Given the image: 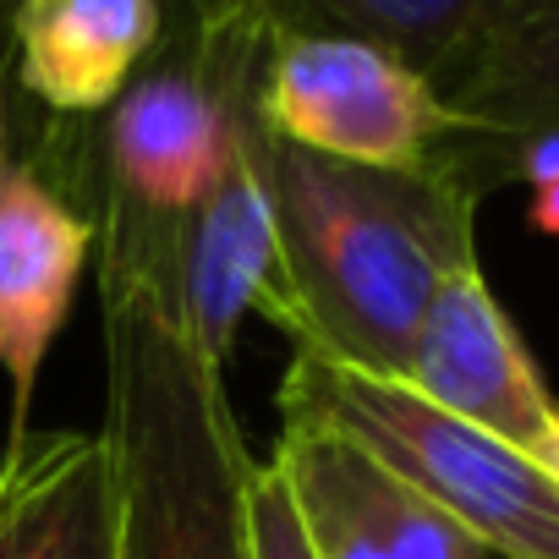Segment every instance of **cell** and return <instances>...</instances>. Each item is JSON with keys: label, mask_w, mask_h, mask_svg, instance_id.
<instances>
[{"label": "cell", "mask_w": 559, "mask_h": 559, "mask_svg": "<svg viewBox=\"0 0 559 559\" xmlns=\"http://www.w3.org/2000/svg\"><path fill=\"white\" fill-rule=\"evenodd\" d=\"M0 165H7V127H0Z\"/></svg>", "instance_id": "obj_17"}, {"label": "cell", "mask_w": 559, "mask_h": 559, "mask_svg": "<svg viewBox=\"0 0 559 559\" xmlns=\"http://www.w3.org/2000/svg\"><path fill=\"white\" fill-rule=\"evenodd\" d=\"M263 50L198 28L192 56L165 61L127 83L105 121L110 203L138 219L192 214L241 159Z\"/></svg>", "instance_id": "obj_4"}, {"label": "cell", "mask_w": 559, "mask_h": 559, "mask_svg": "<svg viewBox=\"0 0 559 559\" xmlns=\"http://www.w3.org/2000/svg\"><path fill=\"white\" fill-rule=\"evenodd\" d=\"M269 461L286 477L319 559H493L461 521L335 433L280 428Z\"/></svg>", "instance_id": "obj_9"}, {"label": "cell", "mask_w": 559, "mask_h": 559, "mask_svg": "<svg viewBox=\"0 0 559 559\" xmlns=\"http://www.w3.org/2000/svg\"><path fill=\"white\" fill-rule=\"evenodd\" d=\"M94 252V219L78 214L34 165H0V373L12 384V439H34V395L45 357L72 313Z\"/></svg>", "instance_id": "obj_8"}, {"label": "cell", "mask_w": 559, "mask_h": 559, "mask_svg": "<svg viewBox=\"0 0 559 559\" xmlns=\"http://www.w3.org/2000/svg\"><path fill=\"white\" fill-rule=\"evenodd\" d=\"M105 450L116 472V559H252V455L225 373L192 352L154 269L105 230Z\"/></svg>", "instance_id": "obj_2"}, {"label": "cell", "mask_w": 559, "mask_h": 559, "mask_svg": "<svg viewBox=\"0 0 559 559\" xmlns=\"http://www.w3.org/2000/svg\"><path fill=\"white\" fill-rule=\"evenodd\" d=\"M274 198L286 330L297 352L406 379L433 292L477 263V192L450 170H368L274 143L258 127Z\"/></svg>", "instance_id": "obj_1"}, {"label": "cell", "mask_w": 559, "mask_h": 559, "mask_svg": "<svg viewBox=\"0 0 559 559\" xmlns=\"http://www.w3.org/2000/svg\"><path fill=\"white\" fill-rule=\"evenodd\" d=\"M280 428L357 444L412 493L461 521L493 559H559V472L433 406L406 379L297 352L280 384Z\"/></svg>", "instance_id": "obj_3"}, {"label": "cell", "mask_w": 559, "mask_h": 559, "mask_svg": "<svg viewBox=\"0 0 559 559\" xmlns=\"http://www.w3.org/2000/svg\"><path fill=\"white\" fill-rule=\"evenodd\" d=\"M455 116V143L439 154L472 192L526 138H559V0H493V12L439 88Z\"/></svg>", "instance_id": "obj_10"}, {"label": "cell", "mask_w": 559, "mask_h": 559, "mask_svg": "<svg viewBox=\"0 0 559 559\" xmlns=\"http://www.w3.org/2000/svg\"><path fill=\"white\" fill-rule=\"evenodd\" d=\"M406 384L472 428L554 466V401L477 263L455 269L433 292L406 357Z\"/></svg>", "instance_id": "obj_7"}, {"label": "cell", "mask_w": 559, "mask_h": 559, "mask_svg": "<svg viewBox=\"0 0 559 559\" xmlns=\"http://www.w3.org/2000/svg\"><path fill=\"white\" fill-rule=\"evenodd\" d=\"M0 559H116V472L99 433H56L7 450Z\"/></svg>", "instance_id": "obj_13"}, {"label": "cell", "mask_w": 559, "mask_h": 559, "mask_svg": "<svg viewBox=\"0 0 559 559\" xmlns=\"http://www.w3.org/2000/svg\"><path fill=\"white\" fill-rule=\"evenodd\" d=\"M247 532H252V559H319L313 554V537L302 526V510L280 477L274 461L252 466V483H247Z\"/></svg>", "instance_id": "obj_14"}, {"label": "cell", "mask_w": 559, "mask_h": 559, "mask_svg": "<svg viewBox=\"0 0 559 559\" xmlns=\"http://www.w3.org/2000/svg\"><path fill=\"white\" fill-rule=\"evenodd\" d=\"M554 472H559V406H554Z\"/></svg>", "instance_id": "obj_16"}, {"label": "cell", "mask_w": 559, "mask_h": 559, "mask_svg": "<svg viewBox=\"0 0 559 559\" xmlns=\"http://www.w3.org/2000/svg\"><path fill=\"white\" fill-rule=\"evenodd\" d=\"M105 230L138 247L181 335L219 373L236 352V330L247 313L286 324V274H280V230H274V198L258 159V127L247 132V148L230 165V176L192 214L138 219L110 203Z\"/></svg>", "instance_id": "obj_6"}, {"label": "cell", "mask_w": 559, "mask_h": 559, "mask_svg": "<svg viewBox=\"0 0 559 559\" xmlns=\"http://www.w3.org/2000/svg\"><path fill=\"white\" fill-rule=\"evenodd\" d=\"M526 219H532V230L559 236V176H548V181L532 187V209H526Z\"/></svg>", "instance_id": "obj_15"}, {"label": "cell", "mask_w": 559, "mask_h": 559, "mask_svg": "<svg viewBox=\"0 0 559 559\" xmlns=\"http://www.w3.org/2000/svg\"><path fill=\"white\" fill-rule=\"evenodd\" d=\"M252 116L274 143L368 170H428L455 143L439 88L368 39H274Z\"/></svg>", "instance_id": "obj_5"}, {"label": "cell", "mask_w": 559, "mask_h": 559, "mask_svg": "<svg viewBox=\"0 0 559 559\" xmlns=\"http://www.w3.org/2000/svg\"><path fill=\"white\" fill-rule=\"evenodd\" d=\"M209 34L269 50L274 39H368L444 88L472 56L493 0H187Z\"/></svg>", "instance_id": "obj_11"}, {"label": "cell", "mask_w": 559, "mask_h": 559, "mask_svg": "<svg viewBox=\"0 0 559 559\" xmlns=\"http://www.w3.org/2000/svg\"><path fill=\"white\" fill-rule=\"evenodd\" d=\"M165 34V0H17L12 39L34 99L61 116L110 110Z\"/></svg>", "instance_id": "obj_12"}]
</instances>
